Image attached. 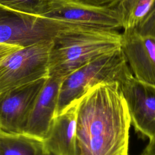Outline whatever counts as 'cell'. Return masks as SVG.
Listing matches in <instances>:
<instances>
[{
	"label": "cell",
	"mask_w": 155,
	"mask_h": 155,
	"mask_svg": "<svg viewBox=\"0 0 155 155\" xmlns=\"http://www.w3.org/2000/svg\"><path fill=\"white\" fill-rule=\"evenodd\" d=\"M78 100L76 155H128L131 119L119 84L101 82Z\"/></svg>",
	"instance_id": "6da1fadb"
},
{
	"label": "cell",
	"mask_w": 155,
	"mask_h": 155,
	"mask_svg": "<svg viewBox=\"0 0 155 155\" xmlns=\"http://www.w3.org/2000/svg\"><path fill=\"white\" fill-rule=\"evenodd\" d=\"M120 48L118 30L67 22L52 40L48 76L64 78L90 61Z\"/></svg>",
	"instance_id": "7a4b0ae2"
},
{
	"label": "cell",
	"mask_w": 155,
	"mask_h": 155,
	"mask_svg": "<svg viewBox=\"0 0 155 155\" xmlns=\"http://www.w3.org/2000/svg\"><path fill=\"white\" fill-rule=\"evenodd\" d=\"M132 73L121 48L84 64L63 79L59 90L55 117L101 82L120 83Z\"/></svg>",
	"instance_id": "3957f363"
},
{
	"label": "cell",
	"mask_w": 155,
	"mask_h": 155,
	"mask_svg": "<svg viewBox=\"0 0 155 155\" xmlns=\"http://www.w3.org/2000/svg\"><path fill=\"white\" fill-rule=\"evenodd\" d=\"M53 39L20 48L2 61L0 64V93L48 77Z\"/></svg>",
	"instance_id": "277c9868"
},
{
	"label": "cell",
	"mask_w": 155,
	"mask_h": 155,
	"mask_svg": "<svg viewBox=\"0 0 155 155\" xmlns=\"http://www.w3.org/2000/svg\"><path fill=\"white\" fill-rule=\"evenodd\" d=\"M121 50L134 76L155 85V5L139 25L124 30Z\"/></svg>",
	"instance_id": "5b68a950"
},
{
	"label": "cell",
	"mask_w": 155,
	"mask_h": 155,
	"mask_svg": "<svg viewBox=\"0 0 155 155\" xmlns=\"http://www.w3.org/2000/svg\"><path fill=\"white\" fill-rule=\"evenodd\" d=\"M66 23L15 12L0 5V43L25 47L52 39Z\"/></svg>",
	"instance_id": "8992f818"
},
{
	"label": "cell",
	"mask_w": 155,
	"mask_h": 155,
	"mask_svg": "<svg viewBox=\"0 0 155 155\" xmlns=\"http://www.w3.org/2000/svg\"><path fill=\"white\" fill-rule=\"evenodd\" d=\"M119 87L135 131L147 137L149 143L155 142V85L139 80L131 73Z\"/></svg>",
	"instance_id": "52a82bcc"
},
{
	"label": "cell",
	"mask_w": 155,
	"mask_h": 155,
	"mask_svg": "<svg viewBox=\"0 0 155 155\" xmlns=\"http://www.w3.org/2000/svg\"><path fill=\"white\" fill-rule=\"evenodd\" d=\"M47 78L16 87L0 93V129L24 132L36 98Z\"/></svg>",
	"instance_id": "ba28073f"
},
{
	"label": "cell",
	"mask_w": 155,
	"mask_h": 155,
	"mask_svg": "<svg viewBox=\"0 0 155 155\" xmlns=\"http://www.w3.org/2000/svg\"><path fill=\"white\" fill-rule=\"evenodd\" d=\"M44 17L75 24L122 28L116 6L95 7L73 0H51L49 10Z\"/></svg>",
	"instance_id": "9c48e42d"
},
{
	"label": "cell",
	"mask_w": 155,
	"mask_h": 155,
	"mask_svg": "<svg viewBox=\"0 0 155 155\" xmlns=\"http://www.w3.org/2000/svg\"><path fill=\"white\" fill-rule=\"evenodd\" d=\"M64 78H47L35 102L24 133L42 140L45 137L55 117L59 90Z\"/></svg>",
	"instance_id": "30bf717a"
},
{
	"label": "cell",
	"mask_w": 155,
	"mask_h": 155,
	"mask_svg": "<svg viewBox=\"0 0 155 155\" xmlns=\"http://www.w3.org/2000/svg\"><path fill=\"white\" fill-rule=\"evenodd\" d=\"M78 100L54 117L43 140L47 153L76 155V129Z\"/></svg>",
	"instance_id": "8fae6325"
},
{
	"label": "cell",
	"mask_w": 155,
	"mask_h": 155,
	"mask_svg": "<svg viewBox=\"0 0 155 155\" xmlns=\"http://www.w3.org/2000/svg\"><path fill=\"white\" fill-rule=\"evenodd\" d=\"M44 142L26 133H10L0 129V155H44Z\"/></svg>",
	"instance_id": "7c38bea8"
},
{
	"label": "cell",
	"mask_w": 155,
	"mask_h": 155,
	"mask_svg": "<svg viewBox=\"0 0 155 155\" xmlns=\"http://www.w3.org/2000/svg\"><path fill=\"white\" fill-rule=\"evenodd\" d=\"M155 0H121L116 6L122 19L124 30L139 25L151 12Z\"/></svg>",
	"instance_id": "4fadbf2b"
},
{
	"label": "cell",
	"mask_w": 155,
	"mask_h": 155,
	"mask_svg": "<svg viewBox=\"0 0 155 155\" xmlns=\"http://www.w3.org/2000/svg\"><path fill=\"white\" fill-rule=\"evenodd\" d=\"M51 0H0V5L15 12L44 17L49 10Z\"/></svg>",
	"instance_id": "5bb4252c"
},
{
	"label": "cell",
	"mask_w": 155,
	"mask_h": 155,
	"mask_svg": "<svg viewBox=\"0 0 155 155\" xmlns=\"http://www.w3.org/2000/svg\"><path fill=\"white\" fill-rule=\"evenodd\" d=\"M76 2L95 7H114L121 0H73Z\"/></svg>",
	"instance_id": "9a60e30c"
},
{
	"label": "cell",
	"mask_w": 155,
	"mask_h": 155,
	"mask_svg": "<svg viewBox=\"0 0 155 155\" xmlns=\"http://www.w3.org/2000/svg\"><path fill=\"white\" fill-rule=\"evenodd\" d=\"M22 48L18 46L0 44V64L12 53Z\"/></svg>",
	"instance_id": "2e32d148"
},
{
	"label": "cell",
	"mask_w": 155,
	"mask_h": 155,
	"mask_svg": "<svg viewBox=\"0 0 155 155\" xmlns=\"http://www.w3.org/2000/svg\"><path fill=\"white\" fill-rule=\"evenodd\" d=\"M143 155H155V142L148 143L143 150Z\"/></svg>",
	"instance_id": "e0dca14e"
},
{
	"label": "cell",
	"mask_w": 155,
	"mask_h": 155,
	"mask_svg": "<svg viewBox=\"0 0 155 155\" xmlns=\"http://www.w3.org/2000/svg\"><path fill=\"white\" fill-rule=\"evenodd\" d=\"M44 155H52V154H48V153H47V154H44Z\"/></svg>",
	"instance_id": "ac0fdd59"
},
{
	"label": "cell",
	"mask_w": 155,
	"mask_h": 155,
	"mask_svg": "<svg viewBox=\"0 0 155 155\" xmlns=\"http://www.w3.org/2000/svg\"><path fill=\"white\" fill-rule=\"evenodd\" d=\"M142 155H143V154H142Z\"/></svg>",
	"instance_id": "d6986e66"
}]
</instances>
